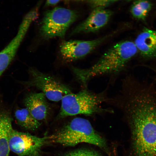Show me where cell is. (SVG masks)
Wrapping results in <instances>:
<instances>
[{
  "label": "cell",
  "instance_id": "6da1fadb",
  "mask_svg": "<svg viewBox=\"0 0 156 156\" xmlns=\"http://www.w3.org/2000/svg\"><path fill=\"white\" fill-rule=\"evenodd\" d=\"M123 109L131 127L134 156H156V94L136 86L124 93Z\"/></svg>",
  "mask_w": 156,
  "mask_h": 156
},
{
  "label": "cell",
  "instance_id": "2e32d148",
  "mask_svg": "<svg viewBox=\"0 0 156 156\" xmlns=\"http://www.w3.org/2000/svg\"><path fill=\"white\" fill-rule=\"evenodd\" d=\"M64 156H99L96 153L86 149H79L68 153Z\"/></svg>",
  "mask_w": 156,
  "mask_h": 156
},
{
  "label": "cell",
  "instance_id": "7c38bea8",
  "mask_svg": "<svg viewBox=\"0 0 156 156\" xmlns=\"http://www.w3.org/2000/svg\"><path fill=\"white\" fill-rule=\"evenodd\" d=\"M10 112L0 105V156H9V137L13 129Z\"/></svg>",
  "mask_w": 156,
  "mask_h": 156
},
{
  "label": "cell",
  "instance_id": "277c9868",
  "mask_svg": "<svg viewBox=\"0 0 156 156\" xmlns=\"http://www.w3.org/2000/svg\"><path fill=\"white\" fill-rule=\"evenodd\" d=\"M106 99L102 94H96L86 90L76 93L72 92L63 96L58 118L78 114L90 115L107 110L101 105Z\"/></svg>",
  "mask_w": 156,
  "mask_h": 156
},
{
  "label": "cell",
  "instance_id": "5b68a950",
  "mask_svg": "<svg viewBox=\"0 0 156 156\" xmlns=\"http://www.w3.org/2000/svg\"><path fill=\"white\" fill-rule=\"evenodd\" d=\"M78 17L77 12L61 7L46 11L40 23L39 32L44 39L63 38L70 26Z\"/></svg>",
  "mask_w": 156,
  "mask_h": 156
},
{
  "label": "cell",
  "instance_id": "30bf717a",
  "mask_svg": "<svg viewBox=\"0 0 156 156\" xmlns=\"http://www.w3.org/2000/svg\"><path fill=\"white\" fill-rule=\"evenodd\" d=\"M24 103L25 108L36 120L40 122L46 118L50 108L42 92L29 93L24 99Z\"/></svg>",
  "mask_w": 156,
  "mask_h": 156
},
{
  "label": "cell",
  "instance_id": "4fadbf2b",
  "mask_svg": "<svg viewBox=\"0 0 156 156\" xmlns=\"http://www.w3.org/2000/svg\"><path fill=\"white\" fill-rule=\"evenodd\" d=\"M14 116L18 124L25 130L34 131L40 125V122L35 119L25 107L16 109Z\"/></svg>",
  "mask_w": 156,
  "mask_h": 156
},
{
  "label": "cell",
  "instance_id": "7a4b0ae2",
  "mask_svg": "<svg viewBox=\"0 0 156 156\" xmlns=\"http://www.w3.org/2000/svg\"><path fill=\"white\" fill-rule=\"evenodd\" d=\"M138 51L134 42L120 41L111 47L91 67L86 69L73 67L72 70L78 80L86 86L94 77L116 73L122 69Z\"/></svg>",
  "mask_w": 156,
  "mask_h": 156
},
{
  "label": "cell",
  "instance_id": "52a82bcc",
  "mask_svg": "<svg viewBox=\"0 0 156 156\" xmlns=\"http://www.w3.org/2000/svg\"><path fill=\"white\" fill-rule=\"evenodd\" d=\"M48 136L40 137L12 129L9 137L10 151L18 156H40Z\"/></svg>",
  "mask_w": 156,
  "mask_h": 156
},
{
  "label": "cell",
  "instance_id": "3957f363",
  "mask_svg": "<svg viewBox=\"0 0 156 156\" xmlns=\"http://www.w3.org/2000/svg\"><path fill=\"white\" fill-rule=\"evenodd\" d=\"M51 142L66 146H74L81 143L91 144L104 148V139L94 131L89 121L75 118L57 132L48 136Z\"/></svg>",
  "mask_w": 156,
  "mask_h": 156
},
{
  "label": "cell",
  "instance_id": "5bb4252c",
  "mask_svg": "<svg viewBox=\"0 0 156 156\" xmlns=\"http://www.w3.org/2000/svg\"><path fill=\"white\" fill-rule=\"evenodd\" d=\"M152 5L151 2L148 1H135L131 7L130 12L135 18L145 21Z\"/></svg>",
  "mask_w": 156,
  "mask_h": 156
},
{
  "label": "cell",
  "instance_id": "9a60e30c",
  "mask_svg": "<svg viewBox=\"0 0 156 156\" xmlns=\"http://www.w3.org/2000/svg\"><path fill=\"white\" fill-rule=\"evenodd\" d=\"M118 1L116 0H92L88 1L87 3L93 9H105V8Z\"/></svg>",
  "mask_w": 156,
  "mask_h": 156
},
{
  "label": "cell",
  "instance_id": "9c48e42d",
  "mask_svg": "<svg viewBox=\"0 0 156 156\" xmlns=\"http://www.w3.org/2000/svg\"><path fill=\"white\" fill-rule=\"evenodd\" d=\"M112 14V12L108 10L93 9L85 20L72 30L70 35L96 32L107 23Z\"/></svg>",
  "mask_w": 156,
  "mask_h": 156
},
{
  "label": "cell",
  "instance_id": "e0dca14e",
  "mask_svg": "<svg viewBox=\"0 0 156 156\" xmlns=\"http://www.w3.org/2000/svg\"><path fill=\"white\" fill-rule=\"evenodd\" d=\"M60 0H47L45 2V6H52L55 5L58 3Z\"/></svg>",
  "mask_w": 156,
  "mask_h": 156
},
{
  "label": "cell",
  "instance_id": "8992f818",
  "mask_svg": "<svg viewBox=\"0 0 156 156\" xmlns=\"http://www.w3.org/2000/svg\"><path fill=\"white\" fill-rule=\"evenodd\" d=\"M29 72L31 79L23 82V84L27 87H34L40 90L50 101H58L65 95L71 93L67 86L51 76L33 68L29 69Z\"/></svg>",
  "mask_w": 156,
  "mask_h": 156
},
{
  "label": "cell",
  "instance_id": "8fae6325",
  "mask_svg": "<svg viewBox=\"0 0 156 156\" xmlns=\"http://www.w3.org/2000/svg\"><path fill=\"white\" fill-rule=\"evenodd\" d=\"M134 43L144 58L156 59V30L144 28Z\"/></svg>",
  "mask_w": 156,
  "mask_h": 156
},
{
  "label": "cell",
  "instance_id": "ba28073f",
  "mask_svg": "<svg viewBox=\"0 0 156 156\" xmlns=\"http://www.w3.org/2000/svg\"><path fill=\"white\" fill-rule=\"evenodd\" d=\"M109 35L90 40L64 41L60 46V54L67 62H72L84 57L107 39Z\"/></svg>",
  "mask_w": 156,
  "mask_h": 156
}]
</instances>
